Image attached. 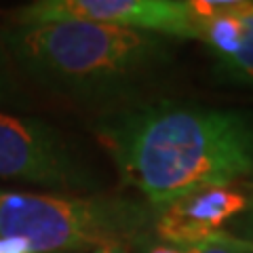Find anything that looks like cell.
<instances>
[{"instance_id":"9","label":"cell","mask_w":253,"mask_h":253,"mask_svg":"<svg viewBox=\"0 0 253 253\" xmlns=\"http://www.w3.org/2000/svg\"><path fill=\"white\" fill-rule=\"evenodd\" d=\"M0 253H34V249L21 239H4V236H0Z\"/></svg>"},{"instance_id":"2","label":"cell","mask_w":253,"mask_h":253,"mask_svg":"<svg viewBox=\"0 0 253 253\" xmlns=\"http://www.w3.org/2000/svg\"><path fill=\"white\" fill-rule=\"evenodd\" d=\"M4 49L38 83L83 99L135 89L169 57L163 36L76 19L13 23Z\"/></svg>"},{"instance_id":"8","label":"cell","mask_w":253,"mask_h":253,"mask_svg":"<svg viewBox=\"0 0 253 253\" xmlns=\"http://www.w3.org/2000/svg\"><path fill=\"white\" fill-rule=\"evenodd\" d=\"M137 253H253V241L226 239V241H205V243H165L150 236L137 247Z\"/></svg>"},{"instance_id":"1","label":"cell","mask_w":253,"mask_h":253,"mask_svg":"<svg viewBox=\"0 0 253 253\" xmlns=\"http://www.w3.org/2000/svg\"><path fill=\"white\" fill-rule=\"evenodd\" d=\"M93 131L123 184L156 209L253 177V116L236 110L150 101L101 116Z\"/></svg>"},{"instance_id":"3","label":"cell","mask_w":253,"mask_h":253,"mask_svg":"<svg viewBox=\"0 0 253 253\" xmlns=\"http://www.w3.org/2000/svg\"><path fill=\"white\" fill-rule=\"evenodd\" d=\"M156 207L126 196H68L0 190V236L26 241L34 253L104 245L139 247L152 236Z\"/></svg>"},{"instance_id":"6","label":"cell","mask_w":253,"mask_h":253,"mask_svg":"<svg viewBox=\"0 0 253 253\" xmlns=\"http://www.w3.org/2000/svg\"><path fill=\"white\" fill-rule=\"evenodd\" d=\"M61 19L104 23L163 38L199 41L201 34V23L188 0H38L15 15V23Z\"/></svg>"},{"instance_id":"11","label":"cell","mask_w":253,"mask_h":253,"mask_svg":"<svg viewBox=\"0 0 253 253\" xmlns=\"http://www.w3.org/2000/svg\"><path fill=\"white\" fill-rule=\"evenodd\" d=\"M4 42L0 44V86H2V83H4Z\"/></svg>"},{"instance_id":"7","label":"cell","mask_w":253,"mask_h":253,"mask_svg":"<svg viewBox=\"0 0 253 253\" xmlns=\"http://www.w3.org/2000/svg\"><path fill=\"white\" fill-rule=\"evenodd\" d=\"M219 74L253 86V0H188Z\"/></svg>"},{"instance_id":"5","label":"cell","mask_w":253,"mask_h":253,"mask_svg":"<svg viewBox=\"0 0 253 253\" xmlns=\"http://www.w3.org/2000/svg\"><path fill=\"white\" fill-rule=\"evenodd\" d=\"M253 221V181L236 179L207 186L156 209L152 236L165 243H205L241 239Z\"/></svg>"},{"instance_id":"10","label":"cell","mask_w":253,"mask_h":253,"mask_svg":"<svg viewBox=\"0 0 253 253\" xmlns=\"http://www.w3.org/2000/svg\"><path fill=\"white\" fill-rule=\"evenodd\" d=\"M131 249L133 247H129V245H118V243H114V245H104V247H97L93 253H131Z\"/></svg>"},{"instance_id":"4","label":"cell","mask_w":253,"mask_h":253,"mask_svg":"<svg viewBox=\"0 0 253 253\" xmlns=\"http://www.w3.org/2000/svg\"><path fill=\"white\" fill-rule=\"evenodd\" d=\"M0 177L55 190H91L97 184L53 126L9 112H0Z\"/></svg>"}]
</instances>
